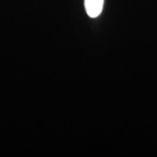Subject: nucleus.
Here are the masks:
<instances>
[{"label":"nucleus","mask_w":157,"mask_h":157,"mask_svg":"<svg viewBox=\"0 0 157 157\" xmlns=\"http://www.w3.org/2000/svg\"><path fill=\"white\" fill-rule=\"evenodd\" d=\"M104 0H85V8L90 17H97L100 16L103 9Z\"/></svg>","instance_id":"f257e3e1"}]
</instances>
